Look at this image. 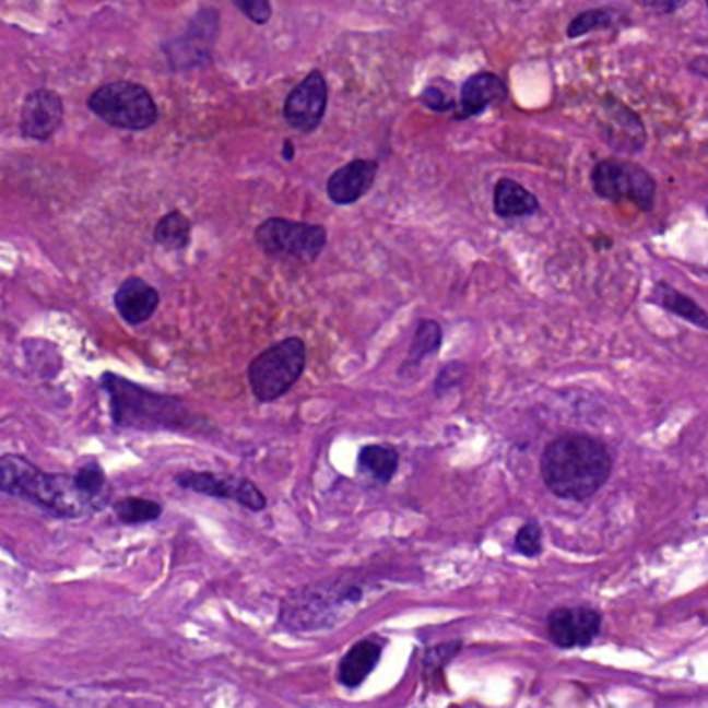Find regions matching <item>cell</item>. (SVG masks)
<instances>
[{
	"label": "cell",
	"mask_w": 708,
	"mask_h": 708,
	"mask_svg": "<svg viewBox=\"0 0 708 708\" xmlns=\"http://www.w3.org/2000/svg\"><path fill=\"white\" fill-rule=\"evenodd\" d=\"M613 471L610 448L585 433H566L551 441L541 456V474L553 495L585 502L599 492Z\"/></svg>",
	"instance_id": "cell-1"
},
{
	"label": "cell",
	"mask_w": 708,
	"mask_h": 708,
	"mask_svg": "<svg viewBox=\"0 0 708 708\" xmlns=\"http://www.w3.org/2000/svg\"><path fill=\"white\" fill-rule=\"evenodd\" d=\"M102 384L110 396L113 418L120 427L143 432H193L201 423V418H196L177 398L143 390L113 374L104 375Z\"/></svg>",
	"instance_id": "cell-2"
},
{
	"label": "cell",
	"mask_w": 708,
	"mask_h": 708,
	"mask_svg": "<svg viewBox=\"0 0 708 708\" xmlns=\"http://www.w3.org/2000/svg\"><path fill=\"white\" fill-rule=\"evenodd\" d=\"M0 492L34 502L62 518H79L98 508L79 492L73 476L44 474L20 456L0 458Z\"/></svg>",
	"instance_id": "cell-3"
},
{
	"label": "cell",
	"mask_w": 708,
	"mask_h": 708,
	"mask_svg": "<svg viewBox=\"0 0 708 708\" xmlns=\"http://www.w3.org/2000/svg\"><path fill=\"white\" fill-rule=\"evenodd\" d=\"M307 365V349L300 338H286L256 356L249 365V384L259 402H274L288 392Z\"/></svg>",
	"instance_id": "cell-4"
},
{
	"label": "cell",
	"mask_w": 708,
	"mask_h": 708,
	"mask_svg": "<svg viewBox=\"0 0 708 708\" xmlns=\"http://www.w3.org/2000/svg\"><path fill=\"white\" fill-rule=\"evenodd\" d=\"M87 104L96 117L117 129L143 131L157 120V106L152 94L133 81L106 83L92 94Z\"/></svg>",
	"instance_id": "cell-5"
},
{
	"label": "cell",
	"mask_w": 708,
	"mask_h": 708,
	"mask_svg": "<svg viewBox=\"0 0 708 708\" xmlns=\"http://www.w3.org/2000/svg\"><path fill=\"white\" fill-rule=\"evenodd\" d=\"M361 587L335 590L332 587H309L286 597L280 622L295 629H317L334 626L340 622V610L353 607L363 599Z\"/></svg>",
	"instance_id": "cell-6"
},
{
	"label": "cell",
	"mask_w": 708,
	"mask_h": 708,
	"mask_svg": "<svg viewBox=\"0 0 708 708\" xmlns=\"http://www.w3.org/2000/svg\"><path fill=\"white\" fill-rule=\"evenodd\" d=\"M256 243L266 256L282 261L311 263L328 245V231L319 224L270 217L256 228Z\"/></svg>",
	"instance_id": "cell-7"
},
{
	"label": "cell",
	"mask_w": 708,
	"mask_h": 708,
	"mask_svg": "<svg viewBox=\"0 0 708 708\" xmlns=\"http://www.w3.org/2000/svg\"><path fill=\"white\" fill-rule=\"evenodd\" d=\"M590 178L597 196L610 201H632L645 212L652 210L657 185L642 166L626 160H603L594 166Z\"/></svg>",
	"instance_id": "cell-8"
},
{
	"label": "cell",
	"mask_w": 708,
	"mask_h": 708,
	"mask_svg": "<svg viewBox=\"0 0 708 708\" xmlns=\"http://www.w3.org/2000/svg\"><path fill=\"white\" fill-rule=\"evenodd\" d=\"M177 483L182 489L210 495L216 499H233L247 510H266V495L259 492L256 483L240 476H220L214 472L187 471L177 474Z\"/></svg>",
	"instance_id": "cell-9"
},
{
	"label": "cell",
	"mask_w": 708,
	"mask_h": 708,
	"mask_svg": "<svg viewBox=\"0 0 708 708\" xmlns=\"http://www.w3.org/2000/svg\"><path fill=\"white\" fill-rule=\"evenodd\" d=\"M601 624V613L592 607H557L547 615V634L559 649H587L599 636Z\"/></svg>",
	"instance_id": "cell-10"
},
{
	"label": "cell",
	"mask_w": 708,
	"mask_h": 708,
	"mask_svg": "<svg viewBox=\"0 0 708 708\" xmlns=\"http://www.w3.org/2000/svg\"><path fill=\"white\" fill-rule=\"evenodd\" d=\"M326 108H328V83L319 71H314L288 94V98L284 102V118L296 131L311 133L323 120Z\"/></svg>",
	"instance_id": "cell-11"
},
{
	"label": "cell",
	"mask_w": 708,
	"mask_h": 708,
	"mask_svg": "<svg viewBox=\"0 0 708 708\" xmlns=\"http://www.w3.org/2000/svg\"><path fill=\"white\" fill-rule=\"evenodd\" d=\"M216 36L217 11L203 9L189 23L187 36L168 44L166 52L175 67H199L210 59V50Z\"/></svg>",
	"instance_id": "cell-12"
},
{
	"label": "cell",
	"mask_w": 708,
	"mask_h": 708,
	"mask_svg": "<svg viewBox=\"0 0 708 708\" xmlns=\"http://www.w3.org/2000/svg\"><path fill=\"white\" fill-rule=\"evenodd\" d=\"M62 117L64 108L59 94L52 90H36L23 102L21 131L25 138L46 141L59 131Z\"/></svg>",
	"instance_id": "cell-13"
},
{
	"label": "cell",
	"mask_w": 708,
	"mask_h": 708,
	"mask_svg": "<svg viewBox=\"0 0 708 708\" xmlns=\"http://www.w3.org/2000/svg\"><path fill=\"white\" fill-rule=\"evenodd\" d=\"M377 177V162L374 160H353L338 168L328 180V197L335 205H349L367 196Z\"/></svg>",
	"instance_id": "cell-14"
},
{
	"label": "cell",
	"mask_w": 708,
	"mask_h": 708,
	"mask_svg": "<svg viewBox=\"0 0 708 708\" xmlns=\"http://www.w3.org/2000/svg\"><path fill=\"white\" fill-rule=\"evenodd\" d=\"M115 305H117L118 314L127 323L139 326L156 314L160 295H157L156 288L152 284H148L145 280L129 278L118 286Z\"/></svg>",
	"instance_id": "cell-15"
},
{
	"label": "cell",
	"mask_w": 708,
	"mask_h": 708,
	"mask_svg": "<svg viewBox=\"0 0 708 708\" xmlns=\"http://www.w3.org/2000/svg\"><path fill=\"white\" fill-rule=\"evenodd\" d=\"M384 652V645L377 638H363L342 657L338 665V682L344 688L361 686L369 673L377 668Z\"/></svg>",
	"instance_id": "cell-16"
},
{
	"label": "cell",
	"mask_w": 708,
	"mask_h": 708,
	"mask_svg": "<svg viewBox=\"0 0 708 708\" xmlns=\"http://www.w3.org/2000/svg\"><path fill=\"white\" fill-rule=\"evenodd\" d=\"M508 87L502 79L493 73H476L462 85L460 94V113L456 118H471L487 110L495 102L506 98Z\"/></svg>",
	"instance_id": "cell-17"
},
{
	"label": "cell",
	"mask_w": 708,
	"mask_h": 708,
	"mask_svg": "<svg viewBox=\"0 0 708 708\" xmlns=\"http://www.w3.org/2000/svg\"><path fill=\"white\" fill-rule=\"evenodd\" d=\"M493 205L499 217H524L539 212V199L511 178H502L495 185Z\"/></svg>",
	"instance_id": "cell-18"
},
{
	"label": "cell",
	"mask_w": 708,
	"mask_h": 708,
	"mask_svg": "<svg viewBox=\"0 0 708 708\" xmlns=\"http://www.w3.org/2000/svg\"><path fill=\"white\" fill-rule=\"evenodd\" d=\"M650 298L669 314L677 315V317L686 319L689 323H694V326H698L703 330H708L707 311L698 303H694L689 296L677 293L669 284H657Z\"/></svg>",
	"instance_id": "cell-19"
},
{
	"label": "cell",
	"mask_w": 708,
	"mask_h": 708,
	"mask_svg": "<svg viewBox=\"0 0 708 708\" xmlns=\"http://www.w3.org/2000/svg\"><path fill=\"white\" fill-rule=\"evenodd\" d=\"M441 335H444V332H441V326L437 321L423 319L416 326L411 351H409V356H406L400 374H411L429 354L437 353L439 346H441Z\"/></svg>",
	"instance_id": "cell-20"
},
{
	"label": "cell",
	"mask_w": 708,
	"mask_h": 708,
	"mask_svg": "<svg viewBox=\"0 0 708 708\" xmlns=\"http://www.w3.org/2000/svg\"><path fill=\"white\" fill-rule=\"evenodd\" d=\"M398 462L400 458L392 446L374 444L365 446L358 453V469L374 476L377 483H390L398 471Z\"/></svg>",
	"instance_id": "cell-21"
},
{
	"label": "cell",
	"mask_w": 708,
	"mask_h": 708,
	"mask_svg": "<svg viewBox=\"0 0 708 708\" xmlns=\"http://www.w3.org/2000/svg\"><path fill=\"white\" fill-rule=\"evenodd\" d=\"M154 238H156L157 245H162L164 249L180 251L191 240V222L180 212H170L157 222Z\"/></svg>",
	"instance_id": "cell-22"
},
{
	"label": "cell",
	"mask_w": 708,
	"mask_h": 708,
	"mask_svg": "<svg viewBox=\"0 0 708 708\" xmlns=\"http://www.w3.org/2000/svg\"><path fill=\"white\" fill-rule=\"evenodd\" d=\"M118 520L125 524H145L154 522L162 516V506L152 499L141 497H125L115 504Z\"/></svg>",
	"instance_id": "cell-23"
},
{
	"label": "cell",
	"mask_w": 708,
	"mask_h": 708,
	"mask_svg": "<svg viewBox=\"0 0 708 708\" xmlns=\"http://www.w3.org/2000/svg\"><path fill=\"white\" fill-rule=\"evenodd\" d=\"M75 481V487L79 492L83 493L90 502H94L96 506H102V499H104V493H106V476H104V471L99 469V464L96 462H90L85 467L79 469L78 474L73 476Z\"/></svg>",
	"instance_id": "cell-24"
},
{
	"label": "cell",
	"mask_w": 708,
	"mask_h": 708,
	"mask_svg": "<svg viewBox=\"0 0 708 708\" xmlns=\"http://www.w3.org/2000/svg\"><path fill=\"white\" fill-rule=\"evenodd\" d=\"M617 20V15L607 9H597V11H587L580 13L576 20L571 21L568 27V36L570 38H580L585 34H589L592 30H603L610 27Z\"/></svg>",
	"instance_id": "cell-25"
},
{
	"label": "cell",
	"mask_w": 708,
	"mask_h": 708,
	"mask_svg": "<svg viewBox=\"0 0 708 708\" xmlns=\"http://www.w3.org/2000/svg\"><path fill=\"white\" fill-rule=\"evenodd\" d=\"M514 547L524 557H536L543 551V531L536 522H527L514 541Z\"/></svg>",
	"instance_id": "cell-26"
},
{
	"label": "cell",
	"mask_w": 708,
	"mask_h": 708,
	"mask_svg": "<svg viewBox=\"0 0 708 708\" xmlns=\"http://www.w3.org/2000/svg\"><path fill=\"white\" fill-rule=\"evenodd\" d=\"M233 2L247 20L253 21L257 25H263L272 17L270 0H233Z\"/></svg>",
	"instance_id": "cell-27"
},
{
	"label": "cell",
	"mask_w": 708,
	"mask_h": 708,
	"mask_svg": "<svg viewBox=\"0 0 708 708\" xmlns=\"http://www.w3.org/2000/svg\"><path fill=\"white\" fill-rule=\"evenodd\" d=\"M464 377V367L460 363H448L435 379V393L444 396L446 392L453 390Z\"/></svg>",
	"instance_id": "cell-28"
},
{
	"label": "cell",
	"mask_w": 708,
	"mask_h": 708,
	"mask_svg": "<svg viewBox=\"0 0 708 708\" xmlns=\"http://www.w3.org/2000/svg\"><path fill=\"white\" fill-rule=\"evenodd\" d=\"M460 652V642H444V645H437L435 649L427 652L425 657V665L427 668H441L446 665L452 657H456Z\"/></svg>",
	"instance_id": "cell-29"
},
{
	"label": "cell",
	"mask_w": 708,
	"mask_h": 708,
	"mask_svg": "<svg viewBox=\"0 0 708 708\" xmlns=\"http://www.w3.org/2000/svg\"><path fill=\"white\" fill-rule=\"evenodd\" d=\"M421 102L429 108V110H435V113H448L452 110L453 102L450 98H446V94L437 87H427L423 94H421Z\"/></svg>",
	"instance_id": "cell-30"
},
{
	"label": "cell",
	"mask_w": 708,
	"mask_h": 708,
	"mask_svg": "<svg viewBox=\"0 0 708 708\" xmlns=\"http://www.w3.org/2000/svg\"><path fill=\"white\" fill-rule=\"evenodd\" d=\"M650 9L659 11V13H673L680 7H684L688 0H645Z\"/></svg>",
	"instance_id": "cell-31"
},
{
	"label": "cell",
	"mask_w": 708,
	"mask_h": 708,
	"mask_svg": "<svg viewBox=\"0 0 708 708\" xmlns=\"http://www.w3.org/2000/svg\"><path fill=\"white\" fill-rule=\"evenodd\" d=\"M692 71L698 73L700 78L708 79V57H698L692 62Z\"/></svg>",
	"instance_id": "cell-32"
},
{
	"label": "cell",
	"mask_w": 708,
	"mask_h": 708,
	"mask_svg": "<svg viewBox=\"0 0 708 708\" xmlns=\"http://www.w3.org/2000/svg\"><path fill=\"white\" fill-rule=\"evenodd\" d=\"M284 157H286V160H293V157H295V145H293L291 141L284 143Z\"/></svg>",
	"instance_id": "cell-33"
},
{
	"label": "cell",
	"mask_w": 708,
	"mask_h": 708,
	"mask_svg": "<svg viewBox=\"0 0 708 708\" xmlns=\"http://www.w3.org/2000/svg\"><path fill=\"white\" fill-rule=\"evenodd\" d=\"M707 4H708V0H707Z\"/></svg>",
	"instance_id": "cell-34"
}]
</instances>
